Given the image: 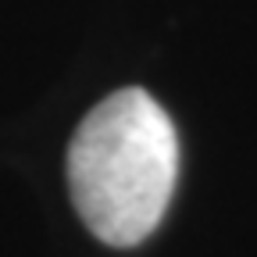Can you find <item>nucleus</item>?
Listing matches in <instances>:
<instances>
[{"label": "nucleus", "instance_id": "nucleus-1", "mask_svg": "<svg viewBox=\"0 0 257 257\" xmlns=\"http://www.w3.org/2000/svg\"><path fill=\"white\" fill-rule=\"evenodd\" d=\"M175 179V125L140 86L104 96L68 143L72 204L86 229L107 246L143 243L165 218Z\"/></svg>", "mask_w": 257, "mask_h": 257}]
</instances>
